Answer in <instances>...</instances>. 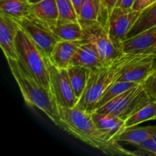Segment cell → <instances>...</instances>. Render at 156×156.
I'll use <instances>...</instances> for the list:
<instances>
[{
  "mask_svg": "<svg viewBox=\"0 0 156 156\" xmlns=\"http://www.w3.org/2000/svg\"><path fill=\"white\" fill-rule=\"evenodd\" d=\"M59 117L65 126V132L74 136L90 146L109 155H136L115 140H109L93 121L91 113L78 107L73 108H58Z\"/></svg>",
  "mask_w": 156,
  "mask_h": 156,
  "instance_id": "1",
  "label": "cell"
},
{
  "mask_svg": "<svg viewBox=\"0 0 156 156\" xmlns=\"http://www.w3.org/2000/svg\"><path fill=\"white\" fill-rule=\"evenodd\" d=\"M7 62L26 104L30 108L41 110L53 123L65 131V126L61 120L58 107L51 93L32 77L18 59H7Z\"/></svg>",
  "mask_w": 156,
  "mask_h": 156,
  "instance_id": "2",
  "label": "cell"
},
{
  "mask_svg": "<svg viewBox=\"0 0 156 156\" xmlns=\"http://www.w3.org/2000/svg\"><path fill=\"white\" fill-rule=\"evenodd\" d=\"M144 53H123L111 64L91 71L86 88L76 107L92 114L105 90L118 80L130 62Z\"/></svg>",
  "mask_w": 156,
  "mask_h": 156,
  "instance_id": "3",
  "label": "cell"
},
{
  "mask_svg": "<svg viewBox=\"0 0 156 156\" xmlns=\"http://www.w3.org/2000/svg\"><path fill=\"white\" fill-rule=\"evenodd\" d=\"M15 49L18 59L27 71L50 92V74L45 56L21 27L15 37Z\"/></svg>",
  "mask_w": 156,
  "mask_h": 156,
  "instance_id": "4",
  "label": "cell"
},
{
  "mask_svg": "<svg viewBox=\"0 0 156 156\" xmlns=\"http://www.w3.org/2000/svg\"><path fill=\"white\" fill-rule=\"evenodd\" d=\"M152 101L143 84L133 87L105 104L96 112L110 114L126 120L132 114Z\"/></svg>",
  "mask_w": 156,
  "mask_h": 156,
  "instance_id": "5",
  "label": "cell"
},
{
  "mask_svg": "<svg viewBox=\"0 0 156 156\" xmlns=\"http://www.w3.org/2000/svg\"><path fill=\"white\" fill-rule=\"evenodd\" d=\"M45 59L50 74V93L58 108H73L77 106L79 99L73 91L67 69L58 68L50 57L45 56Z\"/></svg>",
  "mask_w": 156,
  "mask_h": 156,
  "instance_id": "6",
  "label": "cell"
},
{
  "mask_svg": "<svg viewBox=\"0 0 156 156\" xmlns=\"http://www.w3.org/2000/svg\"><path fill=\"white\" fill-rule=\"evenodd\" d=\"M140 12L116 6L109 14L105 27L111 41L117 48L120 49L122 42L126 39L128 33L138 19Z\"/></svg>",
  "mask_w": 156,
  "mask_h": 156,
  "instance_id": "7",
  "label": "cell"
},
{
  "mask_svg": "<svg viewBox=\"0 0 156 156\" xmlns=\"http://www.w3.org/2000/svg\"><path fill=\"white\" fill-rule=\"evenodd\" d=\"M82 28L84 33L82 40L93 43L96 46L101 56L104 65L111 64L123 53L115 47L103 24L97 23Z\"/></svg>",
  "mask_w": 156,
  "mask_h": 156,
  "instance_id": "8",
  "label": "cell"
},
{
  "mask_svg": "<svg viewBox=\"0 0 156 156\" xmlns=\"http://www.w3.org/2000/svg\"><path fill=\"white\" fill-rule=\"evenodd\" d=\"M44 55L50 57L58 39L51 29L29 16L16 21Z\"/></svg>",
  "mask_w": 156,
  "mask_h": 156,
  "instance_id": "9",
  "label": "cell"
},
{
  "mask_svg": "<svg viewBox=\"0 0 156 156\" xmlns=\"http://www.w3.org/2000/svg\"><path fill=\"white\" fill-rule=\"evenodd\" d=\"M123 53H143L156 50V26L126 38L120 47Z\"/></svg>",
  "mask_w": 156,
  "mask_h": 156,
  "instance_id": "10",
  "label": "cell"
},
{
  "mask_svg": "<svg viewBox=\"0 0 156 156\" xmlns=\"http://www.w3.org/2000/svg\"><path fill=\"white\" fill-rule=\"evenodd\" d=\"M19 29V24L15 20L0 13V46L6 59H18L15 37Z\"/></svg>",
  "mask_w": 156,
  "mask_h": 156,
  "instance_id": "11",
  "label": "cell"
},
{
  "mask_svg": "<svg viewBox=\"0 0 156 156\" xmlns=\"http://www.w3.org/2000/svg\"><path fill=\"white\" fill-rule=\"evenodd\" d=\"M27 16L50 28L54 27L57 24L59 18L56 0H43L30 4Z\"/></svg>",
  "mask_w": 156,
  "mask_h": 156,
  "instance_id": "12",
  "label": "cell"
},
{
  "mask_svg": "<svg viewBox=\"0 0 156 156\" xmlns=\"http://www.w3.org/2000/svg\"><path fill=\"white\" fill-rule=\"evenodd\" d=\"M71 65L80 66L92 71L104 66V62L96 46L91 42L82 41L72 59Z\"/></svg>",
  "mask_w": 156,
  "mask_h": 156,
  "instance_id": "13",
  "label": "cell"
},
{
  "mask_svg": "<svg viewBox=\"0 0 156 156\" xmlns=\"http://www.w3.org/2000/svg\"><path fill=\"white\" fill-rule=\"evenodd\" d=\"M91 117L98 129L109 140H114L118 134L126 129L125 120L117 116L94 111Z\"/></svg>",
  "mask_w": 156,
  "mask_h": 156,
  "instance_id": "14",
  "label": "cell"
},
{
  "mask_svg": "<svg viewBox=\"0 0 156 156\" xmlns=\"http://www.w3.org/2000/svg\"><path fill=\"white\" fill-rule=\"evenodd\" d=\"M82 41V40L59 41L53 48L50 60L58 68L67 69L71 66L72 59Z\"/></svg>",
  "mask_w": 156,
  "mask_h": 156,
  "instance_id": "15",
  "label": "cell"
},
{
  "mask_svg": "<svg viewBox=\"0 0 156 156\" xmlns=\"http://www.w3.org/2000/svg\"><path fill=\"white\" fill-rule=\"evenodd\" d=\"M79 23L82 27L97 23L106 24V18L100 0H85L79 15Z\"/></svg>",
  "mask_w": 156,
  "mask_h": 156,
  "instance_id": "16",
  "label": "cell"
},
{
  "mask_svg": "<svg viewBox=\"0 0 156 156\" xmlns=\"http://www.w3.org/2000/svg\"><path fill=\"white\" fill-rule=\"evenodd\" d=\"M156 137V125L146 126H130L127 127L114 138L118 143H126L137 146L145 140Z\"/></svg>",
  "mask_w": 156,
  "mask_h": 156,
  "instance_id": "17",
  "label": "cell"
},
{
  "mask_svg": "<svg viewBox=\"0 0 156 156\" xmlns=\"http://www.w3.org/2000/svg\"><path fill=\"white\" fill-rule=\"evenodd\" d=\"M67 71L75 94L80 99L88 84L91 70L80 66L71 65Z\"/></svg>",
  "mask_w": 156,
  "mask_h": 156,
  "instance_id": "18",
  "label": "cell"
},
{
  "mask_svg": "<svg viewBox=\"0 0 156 156\" xmlns=\"http://www.w3.org/2000/svg\"><path fill=\"white\" fill-rule=\"evenodd\" d=\"M30 5L27 0H0V13L18 21L28 15Z\"/></svg>",
  "mask_w": 156,
  "mask_h": 156,
  "instance_id": "19",
  "label": "cell"
},
{
  "mask_svg": "<svg viewBox=\"0 0 156 156\" xmlns=\"http://www.w3.org/2000/svg\"><path fill=\"white\" fill-rule=\"evenodd\" d=\"M154 26H156V2L141 11L138 19L128 33L126 39Z\"/></svg>",
  "mask_w": 156,
  "mask_h": 156,
  "instance_id": "20",
  "label": "cell"
},
{
  "mask_svg": "<svg viewBox=\"0 0 156 156\" xmlns=\"http://www.w3.org/2000/svg\"><path fill=\"white\" fill-rule=\"evenodd\" d=\"M50 29L58 41H79L83 39V28L79 22L56 24Z\"/></svg>",
  "mask_w": 156,
  "mask_h": 156,
  "instance_id": "21",
  "label": "cell"
},
{
  "mask_svg": "<svg viewBox=\"0 0 156 156\" xmlns=\"http://www.w3.org/2000/svg\"><path fill=\"white\" fill-rule=\"evenodd\" d=\"M156 120V101H152L125 120L126 128Z\"/></svg>",
  "mask_w": 156,
  "mask_h": 156,
  "instance_id": "22",
  "label": "cell"
},
{
  "mask_svg": "<svg viewBox=\"0 0 156 156\" xmlns=\"http://www.w3.org/2000/svg\"><path fill=\"white\" fill-rule=\"evenodd\" d=\"M140 85V84L135 83V82H126V81H116L114 83L111 84L104 92L102 94L101 98L99 100L98 103L97 105V108L96 110L98 108H101L102 106L109 102L114 98L117 96L120 95L122 93L125 92L127 90L130 89V88H133V87L137 86V85Z\"/></svg>",
  "mask_w": 156,
  "mask_h": 156,
  "instance_id": "23",
  "label": "cell"
},
{
  "mask_svg": "<svg viewBox=\"0 0 156 156\" xmlns=\"http://www.w3.org/2000/svg\"><path fill=\"white\" fill-rule=\"evenodd\" d=\"M59 18L57 24L79 22L78 13L71 0H56Z\"/></svg>",
  "mask_w": 156,
  "mask_h": 156,
  "instance_id": "24",
  "label": "cell"
},
{
  "mask_svg": "<svg viewBox=\"0 0 156 156\" xmlns=\"http://www.w3.org/2000/svg\"><path fill=\"white\" fill-rule=\"evenodd\" d=\"M137 149V155H154L156 156V137L148 139L140 144L135 146Z\"/></svg>",
  "mask_w": 156,
  "mask_h": 156,
  "instance_id": "25",
  "label": "cell"
},
{
  "mask_svg": "<svg viewBox=\"0 0 156 156\" xmlns=\"http://www.w3.org/2000/svg\"><path fill=\"white\" fill-rule=\"evenodd\" d=\"M143 86L152 101H156V69L143 83Z\"/></svg>",
  "mask_w": 156,
  "mask_h": 156,
  "instance_id": "26",
  "label": "cell"
},
{
  "mask_svg": "<svg viewBox=\"0 0 156 156\" xmlns=\"http://www.w3.org/2000/svg\"><path fill=\"white\" fill-rule=\"evenodd\" d=\"M101 3L102 8L105 12V16L106 18V21L108 19V17L109 14L111 13V11L117 6L119 0H100Z\"/></svg>",
  "mask_w": 156,
  "mask_h": 156,
  "instance_id": "27",
  "label": "cell"
},
{
  "mask_svg": "<svg viewBox=\"0 0 156 156\" xmlns=\"http://www.w3.org/2000/svg\"><path fill=\"white\" fill-rule=\"evenodd\" d=\"M155 2H156V0H136L132 9L141 12L142 10L149 7V5L154 4Z\"/></svg>",
  "mask_w": 156,
  "mask_h": 156,
  "instance_id": "28",
  "label": "cell"
},
{
  "mask_svg": "<svg viewBox=\"0 0 156 156\" xmlns=\"http://www.w3.org/2000/svg\"><path fill=\"white\" fill-rule=\"evenodd\" d=\"M135 2L136 0H119L117 6L120 7L121 9L129 10V9H132Z\"/></svg>",
  "mask_w": 156,
  "mask_h": 156,
  "instance_id": "29",
  "label": "cell"
},
{
  "mask_svg": "<svg viewBox=\"0 0 156 156\" xmlns=\"http://www.w3.org/2000/svg\"><path fill=\"white\" fill-rule=\"evenodd\" d=\"M71 2H73V5H74L75 9H76V12H77L78 15H79V12L81 10V8H82V5H83L85 0H71Z\"/></svg>",
  "mask_w": 156,
  "mask_h": 156,
  "instance_id": "30",
  "label": "cell"
},
{
  "mask_svg": "<svg viewBox=\"0 0 156 156\" xmlns=\"http://www.w3.org/2000/svg\"><path fill=\"white\" fill-rule=\"evenodd\" d=\"M27 1L29 4H35V3H37L43 1V0H27Z\"/></svg>",
  "mask_w": 156,
  "mask_h": 156,
  "instance_id": "31",
  "label": "cell"
}]
</instances>
